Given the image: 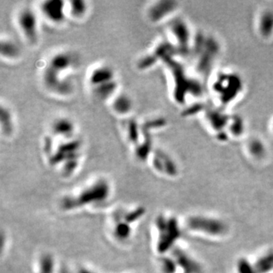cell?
<instances>
[{
  "instance_id": "1",
  "label": "cell",
  "mask_w": 273,
  "mask_h": 273,
  "mask_svg": "<svg viewBox=\"0 0 273 273\" xmlns=\"http://www.w3.org/2000/svg\"><path fill=\"white\" fill-rule=\"evenodd\" d=\"M78 60L70 51H60L50 57L42 72V83L50 93L60 94L73 86L68 73L74 70Z\"/></svg>"
},
{
  "instance_id": "2",
  "label": "cell",
  "mask_w": 273,
  "mask_h": 273,
  "mask_svg": "<svg viewBox=\"0 0 273 273\" xmlns=\"http://www.w3.org/2000/svg\"><path fill=\"white\" fill-rule=\"evenodd\" d=\"M111 195V186L104 178L94 179L82 186L79 190L71 192L62 200L61 206L66 211L88 209L100 206Z\"/></svg>"
},
{
  "instance_id": "3",
  "label": "cell",
  "mask_w": 273,
  "mask_h": 273,
  "mask_svg": "<svg viewBox=\"0 0 273 273\" xmlns=\"http://www.w3.org/2000/svg\"><path fill=\"white\" fill-rule=\"evenodd\" d=\"M144 214L140 206L122 208L113 211L107 218L106 230L113 242L126 244L133 238L135 228Z\"/></svg>"
},
{
  "instance_id": "4",
  "label": "cell",
  "mask_w": 273,
  "mask_h": 273,
  "mask_svg": "<svg viewBox=\"0 0 273 273\" xmlns=\"http://www.w3.org/2000/svg\"><path fill=\"white\" fill-rule=\"evenodd\" d=\"M88 84L94 96L101 101L111 100L118 94L116 73L108 64L94 67L88 74Z\"/></svg>"
},
{
  "instance_id": "5",
  "label": "cell",
  "mask_w": 273,
  "mask_h": 273,
  "mask_svg": "<svg viewBox=\"0 0 273 273\" xmlns=\"http://www.w3.org/2000/svg\"><path fill=\"white\" fill-rule=\"evenodd\" d=\"M16 22L19 32L26 42L30 45L38 44L40 38L38 12L30 6L22 7L16 14Z\"/></svg>"
},
{
  "instance_id": "6",
  "label": "cell",
  "mask_w": 273,
  "mask_h": 273,
  "mask_svg": "<svg viewBox=\"0 0 273 273\" xmlns=\"http://www.w3.org/2000/svg\"><path fill=\"white\" fill-rule=\"evenodd\" d=\"M39 14L50 24L60 26L67 19V4L62 0H45L38 6Z\"/></svg>"
},
{
  "instance_id": "7",
  "label": "cell",
  "mask_w": 273,
  "mask_h": 273,
  "mask_svg": "<svg viewBox=\"0 0 273 273\" xmlns=\"http://www.w3.org/2000/svg\"><path fill=\"white\" fill-rule=\"evenodd\" d=\"M52 134L56 138L70 139L74 138L76 126L71 120L60 117L54 120L51 126Z\"/></svg>"
},
{
  "instance_id": "8",
  "label": "cell",
  "mask_w": 273,
  "mask_h": 273,
  "mask_svg": "<svg viewBox=\"0 0 273 273\" xmlns=\"http://www.w3.org/2000/svg\"><path fill=\"white\" fill-rule=\"evenodd\" d=\"M112 110L118 116H127L132 112L134 102L132 98L126 94H117L111 100Z\"/></svg>"
},
{
  "instance_id": "9",
  "label": "cell",
  "mask_w": 273,
  "mask_h": 273,
  "mask_svg": "<svg viewBox=\"0 0 273 273\" xmlns=\"http://www.w3.org/2000/svg\"><path fill=\"white\" fill-rule=\"evenodd\" d=\"M67 4L68 17L74 20H82L84 18L89 12V5L84 0H71L66 2Z\"/></svg>"
},
{
  "instance_id": "10",
  "label": "cell",
  "mask_w": 273,
  "mask_h": 273,
  "mask_svg": "<svg viewBox=\"0 0 273 273\" xmlns=\"http://www.w3.org/2000/svg\"><path fill=\"white\" fill-rule=\"evenodd\" d=\"M0 48L1 56L7 61H16L20 56L19 46L14 41L8 38H2Z\"/></svg>"
},
{
  "instance_id": "11",
  "label": "cell",
  "mask_w": 273,
  "mask_h": 273,
  "mask_svg": "<svg viewBox=\"0 0 273 273\" xmlns=\"http://www.w3.org/2000/svg\"><path fill=\"white\" fill-rule=\"evenodd\" d=\"M1 130L6 136H10L14 130V121L10 108L4 107V104L1 106Z\"/></svg>"
},
{
  "instance_id": "12",
  "label": "cell",
  "mask_w": 273,
  "mask_h": 273,
  "mask_svg": "<svg viewBox=\"0 0 273 273\" xmlns=\"http://www.w3.org/2000/svg\"><path fill=\"white\" fill-rule=\"evenodd\" d=\"M38 266L34 273H54V261L50 258L40 260Z\"/></svg>"
},
{
  "instance_id": "13",
  "label": "cell",
  "mask_w": 273,
  "mask_h": 273,
  "mask_svg": "<svg viewBox=\"0 0 273 273\" xmlns=\"http://www.w3.org/2000/svg\"><path fill=\"white\" fill-rule=\"evenodd\" d=\"M68 273H98L95 270H92L90 267L80 266L77 267L76 270H71Z\"/></svg>"
}]
</instances>
